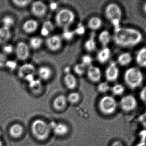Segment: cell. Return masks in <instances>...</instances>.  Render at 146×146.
I'll use <instances>...</instances> for the list:
<instances>
[{
	"instance_id": "cell-11",
	"label": "cell",
	"mask_w": 146,
	"mask_h": 146,
	"mask_svg": "<svg viewBox=\"0 0 146 146\" xmlns=\"http://www.w3.org/2000/svg\"><path fill=\"white\" fill-rule=\"evenodd\" d=\"M31 11L34 16L42 18L46 14L48 7L46 3L42 1H35L32 3Z\"/></svg>"
},
{
	"instance_id": "cell-35",
	"label": "cell",
	"mask_w": 146,
	"mask_h": 146,
	"mask_svg": "<svg viewBox=\"0 0 146 146\" xmlns=\"http://www.w3.org/2000/svg\"><path fill=\"white\" fill-rule=\"evenodd\" d=\"M80 96L77 92H72L68 96V102H70L71 103H77L80 99Z\"/></svg>"
},
{
	"instance_id": "cell-24",
	"label": "cell",
	"mask_w": 146,
	"mask_h": 146,
	"mask_svg": "<svg viewBox=\"0 0 146 146\" xmlns=\"http://www.w3.org/2000/svg\"><path fill=\"white\" fill-rule=\"evenodd\" d=\"M67 102V97L63 95H60L54 100V106L56 109L61 110L66 107Z\"/></svg>"
},
{
	"instance_id": "cell-7",
	"label": "cell",
	"mask_w": 146,
	"mask_h": 146,
	"mask_svg": "<svg viewBox=\"0 0 146 146\" xmlns=\"http://www.w3.org/2000/svg\"><path fill=\"white\" fill-rule=\"evenodd\" d=\"M36 73L35 66L31 63H26L23 64L19 69V76L30 83L35 79V75Z\"/></svg>"
},
{
	"instance_id": "cell-8",
	"label": "cell",
	"mask_w": 146,
	"mask_h": 146,
	"mask_svg": "<svg viewBox=\"0 0 146 146\" xmlns=\"http://www.w3.org/2000/svg\"><path fill=\"white\" fill-rule=\"evenodd\" d=\"M120 105L122 110L125 112H131L137 108L138 102L133 95H126L121 99Z\"/></svg>"
},
{
	"instance_id": "cell-12",
	"label": "cell",
	"mask_w": 146,
	"mask_h": 146,
	"mask_svg": "<svg viewBox=\"0 0 146 146\" xmlns=\"http://www.w3.org/2000/svg\"><path fill=\"white\" fill-rule=\"evenodd\" d=\"M87 76L91 82L97 83L99 82L102 77V72L99 67L91 65L87 69Z\"/></svg>"
},
{
	"instance_id": "cell-50",
	"label": "cell",
	"mask_w": 146,
	"mask_h": 146,
	"mask_svg": "<svg viewBox=\"0 0 146 146\" xmlns=\"http://www.w3.org/2000/svg\"><path fill=\"white\" fill-rule=\"evenodd\" d=\"M1 131H0V136H1Z\"/></svg>"
},
{
	"instance_id": "cell-13",
	"label": "cell",
	"mask_w": 146,
	"mask_h": 146,
	"mask_svg": "<svg viewBox=\"0 0 146 146\" xmlns=\"http://www.w3.org/2000/svg\"><path fill=\"white\" fill-rule=\"evenodd\" d=\"M15 53L16 56L19 60L22 61L26 60L30 56L29 47L26 43L19 42L15 48Z\"/></svg>"
},
{
	"instance_id": "cell-29",
	"label": "cell",
	"mask_w": 146,
	"mask_h": 146,
	"mask_svg": "<svg viewBox=\"0 0 146 146\" xmlns=\"http://www.w3.org/2000/svg\"><path fill=\"white\" fill-rule=\"evenodd\" d=\"M23 132V127L21 125L19 124H15L13 125L9 130L10 135L15 138L19 137L22 135Z\"/></svg>"
},
{
	"instance_id": "cell-40",
	"label": "cell",
	"mask_w": 146,
	"mask_h": 146,
	"mask_svg": "<svg viewBox=\"0 0 146 146\" xmlns=\"http://www.w3.org/2000/svg\"><path fill=\"white\" fill-rule=\"evenodd\" d=\"M14 48L13 45L10 44L6 45L4 46L3 48V51L4 54H11L13 51Z\"/></svg>"
},
{
	"instance_id": "cell-44",
	"label": "cell",
	"mask_w": 146,
	"mask_h": 146,
	"mask_svg": "<svg viewBox=\"0 0 146 146\" xmlns=\"http://www.w3.org/2000/svg\"><path fill=\"white\" fill-rule=\"evenodd\" d=\"M49 7L51 10H56L58 7V4L56 2H51L50 4Z\"/></svg>"
},
{
	"instance_id": "cell-21",
	"label": "cell",
	"mask_w": 146,
	"mask_h": 146,
	"mask_svg": "<svg viewBox=\"0 0 146 146\" xmlns=\"http://www.w3.org/2000/svg\"><path fill=\"white\" fill-rule=\"evenodd\" d=\"M55 26L50 21H46L44 22L41 28V35L43 37H48L54 30Z\"/></svg>"
},
{
	"instance_id": "cell-26",
	"label": "cell",
	"mask_w": 146,
	"mask_h": 146,
	"mask_svg": "<svg viewBox=\"0 0 146 146\" xmlns=\"http://www.w3.org/2000/svg\"><path fill=\"white\" fill-rule=\"evenodd\" d=\"M52 130L56 135L62 136L67 133L68 128L65 123H56Z\"/></svg>"
},
{
	"instance_id": "cell-10",
	"label": "cell",
	"mask_w": 146,
	"mask_h": 146,
	"mask_svg": "<svg viewBox=\"0 0 146 146\" xmlns=\"http://www.w3.org/2000/svg\"><path fill=\"white\" fill-rule=\"evenodd\" d=\"M105 76L106 80L109 82H114L118 79L119 69L115 62L111 61L110 63L106 69Z\"/></svg>"
},
{
	"instance_id": "cell-4",
	"label": "cell",
	"mask_w": 146,
	"mask_h": 146,
	"mask_svg": "<svg viewBox=\"0 0 146 146\" xmlns=\"http://www.w3.org/2000/svg\"><path fill=\"white\" fill-rule=\"evenodd\" d=\"M76 15L74 13L68 8H63L59 10L55 18L56 24L63 30L68 29L74 22Z\"/></svg>"
},
{
	"instance_id": "cell-15",
	"label": "cell",
	"mask_w": 146,
	"mask_h": 146,
	"mask_svg": "<svg viewBox=\"0 0 146 146\" xmlns=\"http://www.w3.org/2000/svg\"><path fill=\"white\" fill-rule=\"evenodd\" d=\"M37 73L39 79L42 81H47L51 79L53 75V71L50 67L42 66L38 69Z\"/></svg>"
},
{
	"instance_id": "cell-23",
	"label": "cell",
	"mask_w": 146,
	"mask_h": 146,
	"mask_svg": "<svg viewBox=\"0 0 146 146\" xmlns=\"http://www.w3.org/2000/svg\"><path fill=\"white\" fill-rule=\"evenodd\" d=\"M28 84L29 88L33 93H39L42 90V81L39 79H35L30 83H28Z\"/></svg>"
},
{
	"instance_id": "cell-39",
	"label": "cell",
	"mask_w": 146,
	"mask_h": 146,
	"mask_svg": "<svg viewBox=\"0 0 146 146\" xmlns=\"http://www.w3.org/2000/svg\"><path fill=\"white\" fill-rule=\"evenodd\" d=\"M13 1L14 3L15 4L17 5L18 7H26L31 2V1H18V0Z\"/></svg>"
},
{
	"instance_id": "cell-38",
	"label": "cell",
	"mask_w": 146,
	"mask_h": 146,
	"mask_svg": "<svg viewBox=\"0 0 146 146\" xmlns=\"http://www.w3.org/2000/svg\"><path fill=\"white\" fill-rule=\"evenodd\" d=\"M5 66L10 70H14L17 67V63L14 60H8Z\"/></svg>"
},
{
	"instance_id": "cell-27",
	"label": "cell",
	"mask_w": 146,
	"mask_h": 146,
	"mask_svg": "<svg viewBox=\"0 0 146 146\" xmlns=\"http://www.w3.org/2000/svg\"><path fill=\"white\" fill-rule=\"evenodd\" d=\"M30 45L32 49L34 50L40 49L43 43V39L40 37H32L30 40Z\"/></svg>"
},
{
	"instance_id": "cell-2",
	"label": "cell",
	"mask_w": 146,
	"mask_h": 146,
	"mask_svg": "<svg viewBox=\"0 0 146 146\" xmlns=\"http://www.w3.org/2000/svg\"><path fill=\"white\" fill-rule=\"evenodd\" d=\"M105 15L106 19L111 22L114 28L115 32L121 28V22L122 17V11L118 4L110 3L105 9Z\"/></svg>"
},
{
	"instance_id": "cell-18",
	"label": "cell",
	"mask_w": 146,
	"mask_h": 146,
	"mask_svg": "<svg viewBox=\"0 0 146 146\" xmlns=\"http://www.w3.org/2000/svg\"><path fill=\"white\" fill-rule=\"evenodd\" d=\"M95 33L93 31L90 37L85 41L84 46L85 49L89 52L94 51L97 48V43L95 40Z\"/></svg>"
},
{
	"instance_id": "cell-17",
	"label": "cell",
	"mask_w": 146,
	"mask_h": 146,
	"mask_svg": "<svg viewBox=\"0 0 146 146\" xmlns=\"http://www.w3.org/2000/svg\"><path fill=\"white\" fill-rule=\"evenodd\" d=\"M103 25V21L101 18L98 16H93L88 20V27L94 32L101 28Z\"/></svg>"
},
{
	"instance_id": "cell-47",
	"label": "cell",
	"mask_w": 146,
	"mask_h": 146,
	"mask_svg": "<svg viewBox=\"0 0 146 146\" xmlns=\"http://www.w3.org/2000/svg\"><path fill=\"white\" fill-rule=\"evenodd\" d=\"M135 146H146V141H141L137 144Z\"/></svg>"
},
{
	"instance_id": "cell-37",
	"label": "cell",
	"mask_w": 146,
	"mask_h": 146,
	"mask_svg": "<svg viewBox=\"0 0 146 146\" xmlns=\"http://www.w3.org/2000/svg\"><path fill=\"white\" fill-rule=\"evenodd\" d=\"M3 27L9 29L10 27L13 25L14 21L10 16H6L3 18L2 21Z\"/></svg>"
},
{
	"instance_id": "cell-43",
	"label": "cell",
	"mask_w": 146,
	"mask_h": 146,
	"mask_svg": "<svg viewBox=\"0 0 146 146\" xmlns=\"http://www.w3.org/2000/svg\"><path fill=\"white\" fill-rule=\"evenodd\" d=\"M140 121L143 126L146 127V113H145L141 116Z\"/></svg>"
},
{
	"instance_id": "cell-1",
	"label": "cell",
	"mask_w": 146,
	"mask_h": 146,
	"mask_svg": "<svg viewBox=\"0 0 146 146\" xmlns=\"http://www.w3.org/2000/svg\"><path fill=\"white\" fill-rule=\"evenodd\" d=\"M113 39L117 45L124 47H133L142 41L143 36L139 31L135 28L121 27L115 32Z\"/></svg>"
},
{
	"instance_id": "cell-25",
	"label": "cell",
	"mask_w": 146,
	"mask_h": 146,
	"mask_svg": "<svg viewBox=\"0 0 146 146\" xmlns=\"http://www.w3.org/2000/svg\"><path fill=\"white\" fill-rule=\"evenodd\" d=\"M136 62L137 64L142 67H146V48L141 49L136 56Z\"/></svg>"
},
{
	"instance_id": "cell-32",
	"label": "cell",
	"mask_w": 146,
	"mask_h": 146,
	"mask_svg": "<svg viewBox=\"0 0 146 146\" xmlns=\"http://www.w3.org/2000/svg\"><path fill=\"white\" fill-rule=\"evenodd\" d=\"M75 35V34L74 31L68 28L63 30L61 37L62 39H65L67 41H71L74 39Z\"/></svg>"
},
{
	"instance_id": "cell-36",
	"label": "cell",
	"mask_w": 146,
	"mask_h": 146,
	"mask_svg": "<svg viewBox=\"0 0 146 146\" xmlns=\"http://www.w3.org/2000/svg\"><path fill=\"white\" fill-rule=\"evenodd\" d=\"M86 27L82 23L78 24L75 29L74 30L75 35H79V36L83 35L86 32Z\"/></svg>"
},
{
	"instance_id": "cell-41",
	"label": "cell",
	"mask_w": 146,
	"mask_h": 146,
	"mask_svg": "<svg viewBox=\"0 0 146 146\" xmlns=\"http://www.w3.org/2000/svg\"><path fill=\"white\" fill-rule=\"evenodd\" d=\"M7 61V55L4 53H0V67L5 66Z\"/></svg>"
},
{
	"instance_id": "cell-46",
	"label": "cell",
	"mask_w": 146,
	"mask_h": 146,
	"mask_svg": "<svg viewBox=\"0 0 146 146\" xmlns=\"http://www.w3.org/2000/svg\"><path fill=\"white\" fill-rule=\"evenodd\" d=\"M111 146H123V144L120 141H116L114 142Z\"/></svg>"
},
{
	"instance_id": "cell-48",
	"label": "cell",
	"mask_w": 146,
	"mask_h": 146,
	"mask_svg": "<svg viewBox=\"0 0 146 146\" xmlns=\"http://www.w3.org/2000/svg\"><path fill=\"white\" fill-rule=\"evenodd\" d=\"M143 9L144 12L146 14V3H144V5H143Z\"/></svg>"
},
{
	"instance_id": "cell-34",
	"label": "cell",
	"mask_w": 146,
	"mask_h": 146,
	"mask_svg": "<svg viewBox=\"0 0 146 146\" xmlns=\"http://www.w3.org/2000/svg\"><path fill=\"white\" fill-rule=\"evenodd\" d=\"M93 62V58L89 55H85L81 57V62L86 67H88L92 65Z\"/></svg>"
},
{
	"instance_id": "cell-42",
	"label": "cell",
	"mask_w": 146,
	"mask_h": 146,
	"mask_svg": "<svg viewBox=\"0 0 146 146\" xmlns=\"http://www.w3.org/2000/svg\"><path fill=\"white\" fill-rule=\"evenodd\" d=\"M140 98L141 100L146 103V86L142 88L140 93Z\"/></svg>"
},
{
	"instance_id": "cell-3",
	"label": "cell",
	"mask_w": 146,
	"mask_h": 146,
	"mask_svg": "<svg viewBox=\"0 0 146 146\" xmlns=\"http://www.w3.org/2000/svg\"><path fill=\"white\" fill-rule=\"evenodd\" d=\"M124 80L125 83L130 89L135 90L142 84L144 76L139 69L133 67L125 72Z\"/></svg>"
},
{
	"instance_id": "cell-6",
	"label": "cell",
	"mask_w": 146,
	"mask_h": 146,
	"mask_svg": "<svg viewBox=\"0 0 146 146\" xmlns=\"http://www.w3.org/2000/svg\"><path fill=\"white\" fill-rule=\"evenodd\" d=\"M117 107V102L112 96H104L100 99L99 102L100 110L105 115L113 114L116 110Z\"/></svg>"
},
{
	"instance_id": "cell-5",
	"label": "cell",
	"mask_w": 146,
	"mask_h": 146,
	"mask_svg": "<svg viewBox=\"0 0 146 146\" xmlns=\"http://www.w3.org/2000/svg\"><path fill=\"white\" fill-rule=\"evenodd\" d=\"M31 129L33 135L40 140L46 139L51 130L49 124L40 119L33 121L32 124Z\"/></svg>"
},
{
	"instance_id": "cell-28",
	"label": "cell",
	"mask_w": 146,
	"mask_h": 146,
	"mask_svg": "<svg viewBox=\"0 0 146 146\" xmlns=\"http://www.w3.org/2000/svg\"><path fill=\"white\" fill-rule=\"evenodd\" d=\"M11 33L9 28L3 27L0 28V44L6 43L10 38Z\"/></svg>"
},
{
	"instance_id": "cell-14",
	"label": "cell",
	"mask_w": 146,
	"mask_h": 146,
	"mask_svg": "<svg viewBox=\"0 0 146 146\" xmlns=\"http://www.w3.org/2000/svg\"><path fill=\"white\" fill-rule=\"evenodd\" d=\"M111 56L110 49L107 46L104 47L97 54V60L99 63L104 64L110 60Z\"/></svg>"
},
{
	"instance_id": "cell-33",
	"label": "cell",
	"mask_w": 146,
	"mask_h": 146,
	"mask_svg": "<svg viewBox=\"0 0 146 146\" xmlns=\"http://www.w3.org/2000/svg\"><path fill=\"white\" fill-rule=\"evenodd\" d=\"M111 87L107 81L100 82L98 85V90L101 93H106L111 90Z\"/></svg>"
},
{
	"instance_id": "cell-22",
	"label": "cell",
	"mask_w": 146,
	"mask_h": 146,
	"mask_svg": "<svg viewBox=\"0 0 146 146\" xmlns=\"http://www.w3.org/2000/svg\"><path fill=\"white\" fill-rule=\"evenodd\" d=\"M133 60L132 55L129 52H123L120 54L117 57V61L119 65L127 66L129 65Z\"/></svg>"
},
{
	"instance_id": "cell-16",
	"label": "cell",
	"mask_w": 146,
	"mask_h": 146,
	"mask_svg": "<svg viewBox=\"0 0 146 146\" xmlns=\"http://www.w3.org/2000/svg\"><path fill=\"white\" fill-rule=\"evenodd\" d=\"M38 27V22L34 19H29L26 21L23 26V30L28 33H33L37 31Z\"/></svg>"
},
{
	"instance_id": "cell-20",
	"label": "cell",
	"mask_w": 146,
	"mask_h": 146,
	"mask_svg": "<svg viewBox=\"0 0 146 146\" xmlns=\"http://www.w3.org/2000/svg\"><path fill=\"white\" fill-rule=\"evenodd\" d=\"M98 38L103 47H106L111 40V36L109 31L104 30L99 33Z\"/></svg>"
},
{
	"instance_id": "cell-19",
	"label": "cell",
	"mask_w": 146,
	"mask_h": 146,
	"mask_svg": "<svg viewBox=\"0 0 146 146\" xmlns=\"http://www.w3.org/2000/svg\"><path fill=\"white\" fill-rule=\"evenodd\" d=\"M64 82L67 88L70 90H73L75 88L77 85L76 78L71 73L65 75L64 77Z\"/></svg>"
},
{
	"instance_id": "cell-31",
	"label": "cell",
	"mask_w": 146,
	"mask_h": 146,
	"mask_svg": "<svg viewBox=\"0 0 146 146\" xmlns=\"http://www.w3.org/2000/svg\"><path fill=\"white\" fill-rule=\"evenodd\" d=\"M87 67L82 63H77L74 67L75 73L79 76H82L86 72Z\"/></svg>"
},
{
	"instance_id": "cell-9",
	"label": "cell",
	"mask_w": 146,
	"mask_h": 146,
	"mask_svg": "<svg viewBox=\"0 0 146 146\" xmlns=\"http://www.w3.org/2000/svg\"><path fill=\"white\" fill-rule=\"evenodd\" d=\"M62 40L61 36L53 35L47 37L45 43L49 50L53 52H56L61 49L62 45Z\"/></svg>"
},
{
	"instance_id": "cell-45",
	"label": "cell",
	"mask_w": 146,
	"mask_h": 146,
	"mask_svg": "<svg viewBox=\"0 0 146 146\" xmlns=\"http://www.w3.org/2000/svg\"><path fill=\"white\" fill-rule=\"evenodd\" d=\"M64 73L66 74L71 73V68L69 67H66L64 68Z\"/></svg>"
},
{
	"instance_id": "cell-30",
	"label": "cell",
	"mask_w": 146,
	"mask_h": 146,
	"mask_svg": "<svg viewBox=\"0 0 146 146\" xmlns=\"http://www.w3.org/2000/svg\"><path fill=\"white\" fill-rule=\"evenodd\" d=\"M111 91L115 96H120L125 91V87L121 84H117L111 88Z\"/></svg>"
},
{
	"instance_id": "cell-49",
	"label": "cell",
	"mask_w": 146,
	"mask_h": 146,
	"mask_svg": "<svg viewBox=\"0 0 146 146\" xmlns=\"http://www.w3.org/2000/svg\"><path fill=\"white\" fill-rule=\"evenodd\" d=\"M0 146H2V143L1 141H0Z\"/></svg>"
}]
</instances>
